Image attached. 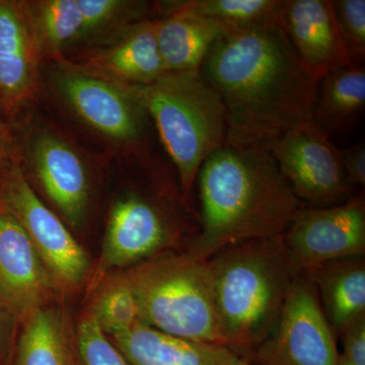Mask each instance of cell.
Returning a JSON list of instances; mask_svg holds the SVG:
<instances>
[{
  "label": "cell",
  "instance_id": "1",
  "mask_svg": "<svg viewBox=\"0 0 365 365\" xmlns=\"http://www.w3.org/2000/svg\"><path fill=\"white\" fill-rule=\"evenodd\" d=\"M199 72L225 106L227 145H267L314 122L319 81L300 61L277 21L230 31Z\"/></svg>",
  "mask_w": 365,
  "mask_h": 365
},
{
  "label": "cell",
  "instance_id": "2",
  "mask_svg": "<svg viewBox=\"0 0 365 365\" xmlns=\"http://www.w3.org/2000/svg\"><path fill=\"white\" fill-rule=\"evenodd\" d=\"M197 181L200 227L188 251L203 260L240 242L282 237L302 206L265 144L223 146Z\"/></svg>",
  "mask_w": 365,
  "mask_h": 365
},
{
  "label": "cell",
  "instance_id": "3",
  "mask_svg": "<svg viewBox=\"0 0 365 365\" xmlns=\"http://www.w3.org/2000/svg\"><path fill=\"white\" fill-rule=\"evenodd\" d=\"M207 261L222 344L247 359L277 326L300 273L282 237L240 242Z\"/></svg>",
  "mask_w": 365,
  "mask_h": 365
},
{
  "label": "cell",
  "instance_id": "4",
  "mask_svg": "<svg viewBox=\"0 0 365 365\" xmlns=\"http://www.w3.org/2000/svg\"><path fill=\"white\" fill-rule=\"evenodd\" d=\"M140 91L188 201L204 162L227 145L222 98L199 71L165 72Z\"/></svg>",
  "mask_w": 365,
  "mask_h": 365
},
{
  "label": "cell",
  "instance_id": "5",
  "mask_svg": "<svg viewBox=\"0 0 365 365\" xmlns=\"http://www.w3.org/2000/svg\"><path fill=\"white\" fill-rule=\"evenodd\" d=\"M122 272L144 325L182 339L223 345L207 260L188 250L165 251Z\"/></svg>",
  "mask_w": 365,
  "mask_h": 365
},
{
  "label": "cell",
  "instance_id": "6",
  "mask_svg": "<svg viewBox=\"0 0 365 365\" xmlns=\"http://www.w3.org/2000/svg\"><path fill=\"white\" fill-rule=\"evenodd\" d=\"M0 209L20 222L60 295L88 287L93 264L66 223L38 195L18 155L0 170Z\"/></svg>",
  "mask_w": 365,
  "mask_h": 365
},
{
  "label": "cell",
  "instance_id": "7",
  "mask_svg": "<svg viewBox=\"0 0 365 365\" xmlns=\"http://www.w3.org/2000/svg\"><path fill=\"white\" fill-rule=\"evenodd\" d=\"M50 78L60 100L91 130L123 148H143L150 117L140 86L98 76L66 58L53 61Z\"/></svg>",
  "mask_w": 365,
  "mask_h": 365
},
{
  "label": "cell",
  "instance_id": "8",
  "mask_svg": "<svg viewBox=\"0 0 365 365\" xmlns=\"http://www.w3.org/2000/svg\"><path fill=\"white\" fill-rule=\"evenodd\" d=\"M192 225L160 196L133 191L110 209L102 251L86 289L109 274L133 267L176 246Z\"/></svg>",
  "mask_w": 365,
  "mask_h": 365
},
{
  "label": "cell",
  "instance_id": "9",
  "mask_svg": "<svg viewBox=\"0 0 365 365\" xmlns=\"http://www.w3.org/2000/svg\"><path fill=\"white\" fill-rule=\"evenodd\" d=\"M267 148L300 202L327 207L353 196L339 150L314 122L273 139Z\"/></svg>",
  "mask_w": 365,
  "mask_h": 365
},
{
  "label": "cell",
  "instance_id": "10",
  "mask_svg": "<svg viewBox=\"0 0 365 365\" xmlns=\"http://www.w3.org/2000/svg\"><path fill=\"white\" fill-rule=\"evenodd\" d=\"M336 339L313 282L300 273L272 334L245 359L252 365H337Z\"/></svg>",
  "mask_w": 365,
  "mask_h": 365
},
{
  "label": "cell",
  "instance_id": "11",
  "mask_svg": "<svg viewBox=\"0 0 365 365\" xmlns=\"http://www.w3.org/2000/svg\"><path fill=\"white\" fill-rule=\"evenodd\" d=\"M282 240L299 273L329 262L364 257V192L338 205H302Z\"/></svg>",
  "mask_w": 365,
  "mask_h": 365
},
{
  "label": "cell",
  "instance_id": "12",
  "mask_svg": "<svg viewBox=\"0 0 365 365\" xmlns=\"http://www.w3.org/2000/svg\"><path fill=\"white\" fill-rule=\"evenodd\" d=\"M25 165L57 215L72 230L85 227L90 213L91 177L76 146L51 128L33 132L25 145Z\"/></svg>",
  "mask_w": 365,
  "mask_h": 365
},
{
  "label": "cell",
  "instance_id": "13",
  "mask_svg": "<svg viewBox=\"0 0 365 365\" xmlns=\"http://www.w3.org/2000/svg\"><path fill=\"white\" fill-rule=\"evenodd\" d=\"M60 297L20 222L0 209V304L19 325Z\"/></svg>",
  "mask_w": 365,
  "mask_h": 365
},
{
  "label": "cell",
  "instance_id": "14",
  "mask_svg": "<svg viewBox=\"0 0 365 365\" xmlns=\"http://www.w3.org/2000/svg\"><path fill=\"white\" fill-rule=\"evenodd\" d=\"M73 62L98 76L133 86L150 85L167 72L158 48L157 23L150 18L93 41Z\"/></svg>",
  "mask_w": 365,
  "mask_h": 365
},
{
  "label": "cell",
  "instance_id": "15",
  "mask_svg": "<svg viewBox=\"0 0 365 365\" xmlns=\"http://www.w3.org/2000/svg\"><path fill=\"white\" fill-rule=\"evenodd\" d=\"M43 61L23 0H0V104L6 115L35 97Z\"/></svg>",
  "mask_w": 365,
  "mask_h": 365
},
{
  "label": "cell",
  "instance_id": "16",
  "mask_svg": "<svg viewBox=\"0 0 365 365\" xmlns=\"http://www.w3.org/2000/svg\"><path fill=\"white\" fill-rule=\"evenodd\" d=\"M277 21L297 57L317 81L335 69L352 66L331 0H285Z\"/></svg>",
  "mask_w": 365,
  "mask_h": 365
},
{
  "label": "cell",
  "instance_id": "17",
  "mask_svg": "<svg viewBox=\"0 0 365 365\" xmlns=\"http://www.w3.org/2000/svg\"><path fill=\"white\" fill-rule=\"evenodd\" d=\"M109 339L129 365H235L239 360L225 346L182 339L143 323Z\"/></svg>",
  "mask_w": 365,
  "mask_h": 365
},
{
  "label": "cell",
  "instance_id": "18",
  "mask_svg": "<svg viewBox=\"0 0 365 365\" xmlns=\"http://www.w3.org/2000/svg\"><path fill=\"white\" fill-rule=\"evenodd\" d=\"M313 282L324 316L335 337L365 316V260L329 262L304 273Z\"/></svg>",
  "mask_w": 365,
  "mask_h": 365
},
{
  "label": "cell",
  "instance_id": "19",
  "mask_svg": "<svg viewBox=\"0 0 365 365\" xmlns=\"http://www.w3.org/2000/svg\"><path fill=\"white\" fill-rule=\"evenodd\" d=\"M157 23L158 48L167 71H199L204 59L232 29L184 11L160 14Z\"/></svg>",
  "mask_w": 365,
  "mask_h": 365
},
{
  "label": "cell",
  "instance_id": "20",
  "mask_svg": "<svg viewBox=\"0 0 365 365\" xmlns=\"http://www.w3.org/2000/svg\"><path fill=\"white\" fill-rule=\"evenodd\" d=\"M11 365H73L72 327L58 302L19 325Z\"/></svg>",
  "mask_w": 365,
  "mask_h": 365
},
{
  "label": "cell",
  "instance_id": "21",
  "mask_svg": "<svg viewBox=\"0 0 365 365\" xmlns=\"http://www.w3.org/2000/svg\"><path fill=\"white\" fill-rule=\"evenodd\" d=\"M364 109V66L341 67L319 79L313 121L329 136L351 130Z\"/></svg>",
  "mask_w": 365,
  "mask_h": 365
},
{
  "label": "cell",
  "instance_id": "22",
  "mask_svg": "<svg viewBox=\"0 0 365 365\" xmlns=\"http://www.w3.org/2000/svg\"><path fill=\"white\" fill-rule=\"evenodd\" d=\"M43 60L64 58L67 44L78 41L83 20L78 0H23Z\"/></svg>",
  "mask_w": 365,
  "mask_h": 365
},
{
  "label": "cell",
  "instance_id": "23",
  "mask_svg": "<svg viewBox=\"0 0 365 365\" xmlns=\"http://www.w3.org/2000/svg\"><path fill=\"white\" fill-rule=\"evenodd\" d=\"M285 0H168L155 4L160 14L184 11L222 24L246 28L278 21Z\"/></svg>",
  "mask_w": 365,
  "mask_h": 365
},
{
  "label": "cell",
  "instance_id": "24",
  "mask_svg": "<svg viewBox=\"0 0 365 365\" xmlns=\"http://www.w3.org/2000/svg\"><path fill=\"white\" fill-rule=\"evenodd\" d=\"M88 294L90 297L83 311L108 337L127 332L141 323L135 295L122 271L106 275Z\"/></svg>",
  "mask_w": 365,
  "mask_h": 365
},
{
  "label": "cell",
  "instance_id": "25",
  "mask_svg": "<svg viewBox=\"0 0 365 365\" xmlns=\"http://www.w3.org/2000/svg\"><path fill=\"white\" fill-rule=\"evenodd\" d=\"M83 14V30L78 41H93L117 29L148 19L155 4L131 0H78Z\"/></svg>",
  "mask_w": 365,
  "mask_h": 365
},
{
  "label": "cell",
  "instance_id": "26",
  "mask_svg": "<svg viewBox=\"0 0 365 365\" xmlns=\"http://www.w3.org/2000/svg\"><path fill=\"white\" fill-rule=\"evenodd\" d=\"M73 365H129L90 314L83 312L72 327Z\"/></svg>",
  "mask_w": 365,
  "mask_h": 365
},
{
  "label": "cell",
  "instance_id": "27",
  "mask_svg": "<svg viewBox=\"0 0 365 365\" xmlns=\"http://www.w3.org/2000/svg\"><path fill=\"white\" fill-rule=\"evenodd\" d=\"M341 40L352 66L365 59V0H331Z\"/></svg>",
  "mask_w": 365,
  "mask_h": 365
},
{
  "label": "cell",
  "instance_id": "28",
  "mask_svg": "<svg viewBox=\"0 0 365 365\" xmlns=\"http://www.w3.org/2000/svg\"><path fill=\"white\" fill-rule=\"evenodd\" d=\"M342 338V356L352 365H365V316L348 327Z\"/></svg>",
  "mask_w": 365,
  "mask_h": 365
},
{
  "label": "cell",
  "instance_id": "29",
  "mask_svg": "<svg viewBox=\"0 0 365 365\" xmlns=\"http://www.w3.org/2000/svg\"><path fill=\"white\" fill-rule=\"evenodd\" d=\"M341 163L348 181L353 187L365 186V143L359 141L354 145L339 150Z\"/></svg>",
  "mask_w": 365,
  "mask_h": 365
},
{
  "label": "cell",
  "instance_id": "30",
  "mask_svg": "<svg viewBox=\"0 0 365 365\" xmlns=\"http://www.w3.org/2000/svg\"><path fill=\"white\" fill-rule=\"evenodd\" d=\"M19 323L0 304V365H11Z\"/></svg>",
  "mask_w": 365,
  "mask_h": 365
},
{
  "label": "cell",
  "instance_id": "31",
  "mask_svg": "<svg viewBox=\"0 0 365 365\" xmlns=\"http://www.w3.org/2000/svg\"><path fill=\"white\" fill-rule=\"evenodd\" d=\"M16 155L9 125H0V169Z\"/></svg>",
  "mask_w": 365,
  "mask_h": 365
},
{
  "label": "cell",
  "instance_id": "32",
  "mask_svg": "<svg viewBox=\"0 0 365 365\" xmlns=\"http://www.w3.org/2000/svg\"><path fill=\"white\" fill-rule=\"evenodd\" d=\"M4 116H6V113H4L1 104H0V125H7Z\"/></svg>",
  "mask_w": 365,
  "mask_h": 365
},
{
  "label": "cell",
  "instance_id": "33",
  "mask_svg": "<svg viewBox=\"0 0 365 365\" xmlns=\"http://www.w3.org/2000/svg\"><path fill=\"white\" fill-rule=\"evenodd\" d=\"M337 365H352L351 364H349V362L347 361L344 359V357L342 356V354L339 353V356H338V364Z\"/></svg>",
  "mask_w": 365,
  "mask_h": 365
},
{
  "label": "cell",
  "instance_id": "34",
  "mask_svg": "<svg viewBox=\"0 0 365 365\" xmlns=\"http://www.w3.org/2000/svg\"><path fill=\"white\" fill-rule=\"evenodd\" d=\"M235 365H252V364H250L248 360L242 359V357H239V360H237V364H235Z\"/></svg>",
  "mask_w": 365,
  "mask_h": 365
},
{
  "label": "cell",
  "instance_id": "35",
  "mask_svg": "<svg viewBox=\"0 0 365 365\" xmlns=\"http://www.w3.org/2000/svg\"><path fill=\"white\" fill-rule=\"evenodd\" d=\"M1 169H2V168H1ZM1 169H0V170H1Z\"/></svg>",
  "mask_w": 365,
  "mask_h": 365
}]
</instances>
